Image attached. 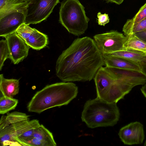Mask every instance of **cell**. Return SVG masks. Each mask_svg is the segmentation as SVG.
Here are the masks:
<instances>
[{"instance_id":"6da1fadb","label":"cell","mask_w":146,"mask_h":146,"mask_svg":"<svg viewBox=\"0 0 146 146\" xmlns=\"http://www.w3.org/2000/svg\"><path fill=\"white\" fill-rule=\"evenodd\" d=\"M104 65L103 55L94 40L85 36L75 39L59 56L56 74L64 82L90 81Z\"/></svg>"},{"instance_id":"7a4b0ae2","label":"cell","mask_w":146,"mask_h":146,"mask_svg":"<svg viewBox=\"0 0 146 146\" xmlns=\"http://www.w3.org/2000/svg\"><path fill=\"white\" fill-rule=\"evenodd\" d=\"M78 88L72 82L48 85L37 92L27 106L30 112L40 113L56 107L66 105L77 96Z\"/></svg>"},{"instance_id":"3957f363","label":"cell","mask_w":146,"mask_h":146,"mask_svg":"<svg viewBox=\"0 0 146 146\" xmlns=\"http://www.w3.org/2000/svg\"><path fill=\"white\" fill-rule=\"evenodd\" d=\"M120 112L117 103L97 97L85 103L81 118L89 128L112 126L119 121Z\"/></svg>"},{"instance_id":"277c9868","label":"cell","mask_w":146,"mask_h":146,"mask_svg":"<svg viewBox=\"0 0 146 146\" xmlns=\"http://www.w3.org/2000/svg\"><path fill=\"white\" fill-rule=\"evenodd\" d=\"M29 115L18 111L7 113L0 120V145H18L17 138L25 131L40 124L36 119L29 120Z\"/></svg>"},{"instance_id":"5b68a950","label":"cell","mask_w":146,"mask_h":146,"mask_svg":"<svg viewBox=\"0 0 146 146\" xmlns=\"http://www.w3.org/2000/svg\"><path fill=\"white\" fill-rule=\"evenodd\" d=\"M59 21L68 32L75 36L84 34L88 28L89 18L79 0H64L61 3Z\"/></svg>"},{"instance_id":"8992f818","label":"cell","mask_w":146,"mask_h":146,"mask_svg":"<svg viewBox=\"0 0 146 146\" xmlns=\"http://www.w3.org/2000/svg\"><path fill=\"white\" fill-rule=\"evenodd\" d=\"M105 67L112 75L115 83L125 95L134 87L146 83V76L141 72L106 66Z\"/></svg>"},{"instance_id":"52a82bcc","label":"cell","mask_w":146,"mask_h":146,"mask_svg":"<svg viewBox=\"0 0 146 146\" xmlns=\"http://www.w3.org/2000/svg\"><path fill=\"white\" fill-rule=\"evenodd\" d=\"M25 23H40L46 19L60 0H27Z\"/></svg>"},{"instance_id":"ba28073f","label":"cell","mask_w":146,"mask_h":146,"mask_svg":"<svg viewBox=\"0 0 146 146\" xmlns=\"http://www.w3.org/2000/svg\"><path fill=\"white\" fill-rule=\"evenodd\" d=\"M93 38L98 48L104 54L125 50V36L117 31L111 30L95 35Z\"/></svg>"},{"instance_id":"9c48e42d","label":"cell","mask_w":146,"mask_h":146,"mask_svg":"<svg viewBox=\"0 0 146 146\" xmlns=\"http://www.w3.org/2000/svg\"><path fill=\"white\" fill-rule=\"evenodd\" d=\"M7 43L10 59L14 64H17L28 56L30 47L16 32L4 37Z\"/></svg>"},{"instance_id":"30bf717a","label":"cell","mask_w":146,"mask_h":146,"mask_svg":"<svg viewBox=\"0 0 146 146\" xmlns=\"http://www.w3.org/2000/svg\"><path fill=\"white\" fill-rule=\"evenodd\" d=\"M118 135L125 145L142 144L145 138L143 125L139 121L131 122L121 127L119 131Z\"/></svg>"},{"instance_id":"8fae6325","label":"cell","mask_w":146,"mask_h":146,"mask_svg":"<svg viewBox=\"0 0 146 146\" xmlns=\"http://www.w3.org/2000/svg\"><path fill=\"white\" fill-rule=\"evenodd\" d=\"M25 15L19 12L9 13L0 19V36L5 37L16 31L25 23Z\"/></svg>"},{"instance_id":"7c38bea8","label":"cell","mask_w":146,"mask_h":146,"mask_svg":"<svg viewBox=\"0 0 146 146\" xmlns=\"http://www.w3.org/2000/svg\"><path fill=\"white\" fill-rule=\"evenodd\" d=\"M93 79L96 85L97 97L102 99L115 80L111 73L105 67L103 66L99 69Z\"/></svg>"},{"instance_id":"4fadbf2b","label":"cell","mask_w":146,"mask_h":146,"mask_svg":"<svg viewBox=\"0 0 146 146\" xmlns=\"http://www.w3.org/2000/svg\"><path fill=\"white\" fill-rule=\"evenodd\" d=\"M106 66L141 72L139 63L108 54H103Z\"/></svg>"},{"instance_id":"5bb4252c","label":"cell","mask_w":146,"mask_h":146,"mask_svg":"<svg viewBox=\"0 0 146 146\" xmlns=\"http://www.w3.org/2000/svg\"><path fill=\"white\" fill-rule=\"evenodd\" d=\"M28 2L26 0H0V19L13 12H22L26 15Z\"/></svg>"},{"instance_id":"9a60e30c","label":"cell","mask_w":146,"mask_h":146,"mask_svg":"<svg viewBox=\"0 0 146 146\" xmlns=\"http://www.w3.org/2000/svg\"><path fill=\"white\" fill-rule=\"evenodd\" d=\"M19 80L5 78L2 74L0 75V90L2 95L13 98L19 91Z\"/></svg>"},{"instance_id":"2e32d148","label":"cell","mask_w":146,"mask_h":146,"mask_svg":"<svg viewBox=\"0 0 146 146\" xmlns=\"http://www.w3.org/2000/svg\"><path fill=\"white\" fill-rule=\"evenodd\" d=\"M25 41L30 47L39 50L48 44V38L47 35L34 28L31 34Z\"/></svg>"},{"instance_id":"e0dca14e","label":"cell","mask_w":146,"mask_h":146,"mask_svg":"<svg viewBox=\"0 0 146 146\" xmlns=\"http://www.w3.org/2000/svg\"><path fill=\"white\" fill-rule=\"evenodd\" d=\"M125 36L123 44L125 50H129L141 52L146 54V42L134 33Z\"/></svg>"},{"instance_id":"ac0fdd59","label":"cell","mask_w":146,"mask_h":146,"mask_svg":"<svg viewBox=\"0 0 146 146\" xmlns=\"http://www.w3.org/2000/svg\"><path fill=\"white\" fill-rule=\"evenodd\" d=\"M33 136L42 141L46 146H56L52 133L42 124L34 129Z\"/></svg>"},{"instance_id":"d6986e66","label":"cell","mask_w":146,"mask_h":146,"mask_svg":"<svg viewBox=\"0 0 146 146\" xmlns=\"http://www.w3.org/2000/svg\"><path fill=\"white\" fill-rule=\"evenodd\" d=\"M106 54L138 63L142 61L146 56V54L143 53L129 50L119 51Z\"/></svg>"},{"instance_id":"ffe728a7","label":"cell","mask_w":146,"mask_h":146,"mask_svg":"<svg viewBox=\"0 0 146 146\" xmlns=\"http://www.w3.org/2000/svg\"><path fill=\"white\" fill-rule=\"evenodd\" d=\"M18 100L13 98L5 97L3 96L0 98V114H4L14 110L18 103Z\"/></svg>"},{"instance_id":"44dd1931","label":"cell","mask_w":146,"mask_h":146,"mask_svg":"<svg viewBox=\"0 0 146 146\" xmlns=\"http://www.w3.org/2000/svg\"><path fill=\"white\" fill-rule=\"evenodd\" d=\"M146 29V18L139 22L131 25H124L123 31L125 36L135 33Z\"/></svg>"},{"instance_id":"7402d4cb","label":"cell","mask_w":146,"mask_h":146,"mask_svg":"<svg viewBox=\"0 0 146 146\" xmlns=\"http://www.w3.org/2000/svg\"><path fill=\"white\" fill-rule=\"evenodd\" d=\"M10 58L9 52L6 40L0 41V70H1L5 60Z\"/></svg>"},{"instance_id":"603a6c76","label":"cell","mask_w":146,"mask_h":146,"mask_svg":"<svg viewBox=\"0 0 146 146\" xmlns=\"http://www.w3.org/2000/svg\"><path fill=\"white\" fill-rule=\"evenodd\" d=\"M28 24L24 23L17 30V34L25 41L31 35L34 28L31 27Z\"/></svg>"},{"instance_id":"cb8c5ba5","label":"cell","mask_w":146,"mask_h":146,"mask_svg":"<svg viewBox=\"0 0 146 146\" xmlns=\"http://www.w3.org/2000/svg\"><path fill=\"white\" fill-rule=\"evenodd\" d=\"M146 18V3L142 6L135 16L132 19L128 20L125 24L131 25L137 23Z\"/></svg>"},{"instance_id":"d4e9b609","label":"cell","mask_w":146,"mask_h":146,"mask_svg":"<svg viewBox=\"0 0 146 146\" xmlns=\"http://www.w3.org/2000/svg\"><path fill=\"white\" fill-rule=\"evenodd\" d=\"M21 145L25 146H46L42 141L33 137L23 140L21 143Z\"/></svg>"},{"instance_id":"484cf974","label":"cell","mask_w":146,"mask_h":146,"mask_svg":"<svg viewBox=\"0 0 146 146\" xmlns=\"http://www.w3.org/2000/svg\"><path fill=\"white\" fill-rule=\"evenodd\" d=\"M97 22L100 25L104 26L109 22L110 19L107 14H103L99 12L97 13Z\"/></svg>"},{"instance_id":"4316f807","label":"cell","mask_w":146,"mask_h":146,"mask_svg":"<svg viewBox=\"0 0 146 146\" xmlns=\"http://www.w3.org/2000/svg\"><path fill=\"white\" fill-rule=\"evenodd\" d=\"M139 64L141 68V72L146 76V56Z\"/></svg>"},{"instance_id":"83f0119b","label":"cell","mask_w":146,"mask_h":146,"mask_svg":"<svg viewBox=\"0 0 146 146\" xmlns=\"http://www.w3.org/2000/svg\"><path fill=\"white\" fill-rule=\"evenodd\" d=\"M134 34L140 39L146 42V29Z\"/></svg>"},{"instance_id":"f1b7e54d","label":"cell","mask_w":146,"mask_h":146,"mask_svg":"<svg viewBox=\"0 0 146 146\" xmlns=\"http://www.w3.org/2000/svg\"><path fill=\"white\" fill-rule=\"evenodd\" d=\"M107 2L114 3L118 5H120L123 1V0H105Z\"/></svg>"},{"instance_id":"f546056e","label":"cell","mask_w":146,"mask_h":146,"mask_svg":"<svg viewBox=\"0 0 146 146\" xmlns=\"http://www.w3.org/2000/svg\"><path fill=\"white\" fill-rule=\"evenodd\" d=\"M141 90L143 96L146 98V83L141 88Z\"/></svg>"},{"instance_id":"4dcf8cb0","label":"cell","mask_w":146,"mask_h":146,"mask_svg":"<svg viewBox=\"0 0 146 146\" xmlns=\"http://www.w3.org/2000/svg\"><path fill=\"white\" fill-rule=\"evenodd\" d=\"M144 146H146V141H145V143H144Z\"/></svg>"},{"instance_id":"1f68e13d","label":"cell","mask_w":146,"mask_h":146,"mask_svg":"<svg viewBox=\"0 0 146 146\" xmlns=\"http://www.w3.org/2000/svg\"></svg>"}]
</instances>
